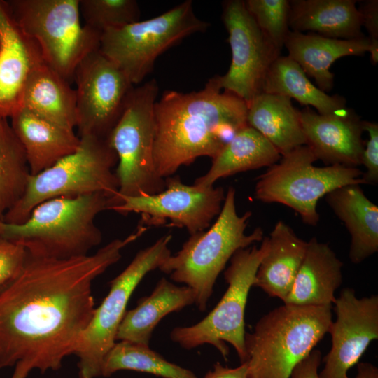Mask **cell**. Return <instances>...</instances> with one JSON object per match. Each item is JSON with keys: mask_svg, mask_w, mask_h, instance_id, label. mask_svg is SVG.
Returning a JSON list of instances; mask_svg holds the SVG:
<instances>
[{"mask_svg": "<svg viewBox=\"0 0 378 378\" xmlns=\"http://www.w3.org/2000/svg\"><path fill=\"white\" fill-rule=\"evenodd\" d=\"M247 103L222 90L215 76L199 91H165L154 106L153 158L166 178L197 158H215L247 123Z\"/></svg>", "mask_w": 378, "mask_h": 378, "instance_id": "2", "label": "cell"}, {"mask_svg": "<svg viewBox=\"0 0 378 378\" xmlns=\"http://www.w3.org/2000/svg\"><path fill=\"white\" fill-rule=\"evenodd\" d=\"M281 158L277 149L258 131L247 125L239 130L212 160L208 172L194 186L207 188L221 178L239 172L270 167Z\"/></svg>", "mask_w": 378, "mask_h": 378, "instance_id": "28", "label": "cell"}, {"mask_svg": "<svg viewBox=\"0 0 378 378\" xmlns=\"http://www.w3.org/2000/svg\"><path fill=\"white\" fill-rule=\"evenodd\" d=\"M362 20V26L366 29L370 43V56L374 64L378 62V1H363L358 8Z\"/></svg>", "mask_w": 378, "mask_h": 378, "instance_id": "36", "label": "cell"}, {"mask_svg": "<svg viewBox=\"0 0 378 378\" xmlns=\"http://www.w3.org/2000/svg\"><path fill=\"white\" fill-rule=\"evenodd\" d=\"M78 136L107 139L134 86L99 49L85 56L74 75Z\"/></svg>", "mask_w": 378, "mask_h": 378, "instance_id": "13", "label": "cell"}, {"mask_svg": "<svg viewBox=\"0 0 378 378\" xmlns=\"http://www.w3.org/2000/svg\"><path fill=\"white\" fill-rule=\"evenodd\" d=\"M301 122L308 146L326 165L357 167L364 149L362 120L351 109L322 115L306 108Z\"/></svg>", "mask_w": 378, "mask_h": 378, "instance_id": "17", "label": "cell"}, {"mask_svg": "<svg viewBox=\"0 0 378 378\" xmlns=\"http://www.w3.org/2000/svg\"><path fill=\"white\" fill-rule=\"evenodd\" d=\"M288 56L296 62L306 75L313 78L318 88L327 93L332 89V64L344 56L362 55L370 50L368 37L359 39H336L316 33L290 31L284 45Z\"/></svg>", "mask_w": 378, "mask_h": 378, "instance_id": "20", "label": "cell"}, {"mask_svg": "<svg viewBox=\"0 0 378 378\" xmlns=\"http://www.w3.org/2000/svg\"><path fill=\"white\" fill-rule=\"evenodd\" d=\"M361 15L354 0L290 1L289 28L336 39H359Z\"/></svg>", "mask_w": 378, "mask_h": 378, "instance_id": "24", "label": "cell"}, {"mask_svg": "<svg viewBox=\"0 0 378 378\" xmlns=\"http://www.w3.org/2000/svg\"><path fill=\"white\" fill-rule=\"evenodd\" d=\"M267 250L258 268L253 286L284 302L304 258L307 241L300 238L288 224L279 220L267 237Z\"/></svg>", "mask_w": 378, "mask_h": 378, "instance_id": "22", "label": "cell"}, {"mask_svg": "<svg viewBox=\"0 0 378 378\" xmlns=\"http://www.w3.org/2000/svg\"><path fill=\"white\" fill-rule=\"evenodd\" d=\"M119 370H133L162 378H198L192 371L167 361L149 346L127 341L113 344L106 355L102 376L109 377Z\"/></svg>", "mask_w": 378, "mask_h": 378, "instance_id": "31", "label": "cell"}, {"mask_svg": "<svg viewBox=\"0 0 378 378\" xmlns=\"http://www.w3.org/2000/svg\"><path fill=\"white\" fill-rule=\"evenodd\" d=\"M69 130L76 127V90L45 62L37 65L26 82L20 108Z\"/></svg>", "mask_w": 378, "mask_h": 378, "instance_id": "25", "label": "cell"}, {"mask_svg": "<svg viewBox=\"0 0 378 378\" xmlns=\"http://www.w3.org/2000/svg\"><path fill=\"white\" fill-rule=\"evenodd\" d=\"M27 255L22 245L0 237V289L20 272Z\"/></svg>", "mask_w": 378, "mask_h": 378, "instance_id": "34", "label": "cell"}, {"mask_svg": "<svg viewBox=\"0 0 378 378\" xmlns=\"http://www.w3.org/2000/svg\"><path fill=\"white\" fill-rule=\"evenodd\" d=\"M7 119L0 117V219L22 197L31 176L24 149Z\"/></svg>", "mask_w": 378, "mask_h": 378, "instance_id": "30", "label": "cell"}, {"mask_svg": "<svg viewBox=\"0 0 378 378\" xmlns=\"http://www.w3.org/2000/svg\"><path fill=\"white\" fill-rule=\"evenodd\" d=\"M332 307L284 304L261 317L245 335L248 378H290L328 332Z\"/></svg>", "mask_w": 378, "mask_h": 378, "instance_id": "4", "label": "cell"}, {"mask_svg": "<svg viewBox=\"0 0 378 378\" xmlns=\"http://www.w3.org/2000/svg\"><path fill=\"white\" fill-rule=\"evenodd\" d=\"M362 127L369 136L361 155V164L366 168L362 179L364 184H376L378 182V124L362 120Z\"/></svg>", "mask_w": 378, "mask_h": 378, "instance_id": "35", "label": "cell"}, {"mask_svg": "<svg viewBox=\"0 0 378 378\" xmlns=\"http://www.w3.org/2000/svg\"><path fill=\"white\" fill-rule=\"evenodd\" d=\"M222 20L228 33L232 60L227 73L215 78L222 90L248 104L262 92L267 73L281 50L258 27L244 1H225Z\"/></svg>", "mask_w": 378, "mask_h": 378, "instance_id": "14", "label": "cell"}, {"mask_svg": "<svg viewBox=\"0 0 378 378\" xmlns=\"http://www.w3.org/2000/svg\"><path fill=\"white\" fill-rule=\"evenodd\" d=\"M171 234L164 235L151 246L139 251L127 267L110 282V290L82 334L74 354L79 361L80 378L102 376L107 353L116 342L120 322L136 287L150 272L159 269L171 255Z\"/></svg>", "mask_w": 378, "mask_h": 378, "instance_id": "12", "label": "cell"}, {"mask_svg": "<svg viewBox=\"0 0 378 378\" xmlns=\"http://www.w3.org/2000/svg\"><path fill=\"white\" fill-rule=\"evenodd\" d=\"M204 378H248L247 364L245 362L237 368H230L216 363L213 370L209 371Z\"/></svg>", "mask_w": 378, "mask_h": 378, "instance_id": "38", "label": "cell"}, {"mask_svg": "<svg viewBox=\"0 0 378 378\" xmlns=\"http://www.w3.org/2000/svg\"><path fill=\"white\" fill-rule=\"evenodd\" d=\"M195 302V293L190 288L176 286L162 278L149 295L141 298L134 309L126 311L116 341L149 346L153 331L165 316Z\"/></svg>", "mask_w": 378, "mask_h": 378, "instance_id": "26", "label": "cell"}, {"mask_svg": "<svg viewBox=\"0 0 378 378\" xmlns=\"http://www.w3.org/2000/svg\"><path fill=\"white\" fill-rule=\"evenodd\" d=\"M343 262L328 244L316 237L307 241L303 261L285 304L332 306L342 282Z\"/></svg>", "mask_w": 378, "mask_h": 378, "instance_id": "19", "label": "cell"}, {"mask_svg": "<svg viewBox=\"0 0 378 378\" xmlns=\"http://www.w3.org/2000/svg\"><path fill=\"white\" fill-rule=\"evenodd\" d=\"M1 223H2V220L0 219V229H1Z\"/></svg>", "mask_w": 378, "mask_h": 378, "instance_id": "41", "label": "cell"}, {"mask_svg": "<svg viewBox=\"0 0 378 378\" xmlns=\"http://www.w3.org/2000/svg\"><path fill=\"white\" fill-rule=\"evenodd\" d=\"M4 2L17 26L38 45L45 62L69 82L80 61L99 49L101 34L81 24L80 0Z\"/></svg>", "mask_w": 378, "mask_h": 378, "instance_id": "7", "label": "cell"}, {"mask_svg": "<svg viewBox=\"0 0 378 378\" xmlns=\"http://www.w3.org/2000/svg\"><path fill=\"white\" fill-rule=\"evenodd\" d=\"M10 125L20 141L31 175H36L74 153L80 144L74 132L24 108L11 118Z\"/></svg>", "mask_w": 378, "mask_h": 378, "instance_id": "21", "label": "cell"}, {"mask_svg": "<svg viewBox=\"0 0 378 378\" xmlns=\"http://www.w3.org/2000/svg\"><path fill=\"white\" fill-rule=\"evenodd\" d=\"M43 62L38 45L20 29L0 1V117L10 118L21 108L28 77Z\"/></svg>", "mask_w": 378, "mask_h": 378, "instance_id": "18", "label": "cell"}, {"mask_svg": "<svg viewBox=\"0 0 378 378\" xmlns=\"http://www.w3.org/2000/svg\"><path fill=\"white\" fill-rule=\"evenodd\" d=\"M247 123L284 155L306 145L301 111L287 97L261 92L247 104Z\"/></svg>", "mask_w": 378, "mask_h": 378, "instance_id": "27", "label": "cell"}, {"mask_svg": "<svg viewBox=\"0 0 378 378\" xmlns=\"http://www.w3.org/2000/svg\"><path fill=\"white\" fill-rule=\"evenodd\" d=\"M85 25L102 34L139 20L140 11L134 0H80Z\"/></svg>", "mask_w": 378, "mask_h": 378, "instance_id": "32", "label": "cell"}, {"mask_svg": "<svg viewBox=\"0 0 378 378\" xmlns=\"http://www.w3.org/2000/svg\"><path fill=\"white\" fill-rule=\"evenodd\" d=\"M235 195V189L229 187L216 222L206 231L191 234L180 251L171 254L159 267L172 280L193 290L195 303L202 312L206 309L218 275L234 253L264 238L260 227L246 234L252 213L237 214Z\"/></svg>", "mask_w": 378, "mask_h": 378, "instance_id": "5", "label": "cell"}, {"mask_svg": "<svg viewBox=\"0 0 378 378\" xmlns=\"http://www.w3.org/2000/svg\"><path fill=\"white\" fill-rule=\"evenodd\" d=\"M262 92L295 99L300 104L314 107L318 113L330 114L345 109L346 99L329 95L316 87L300 66L288 56L278 57L265 76Z\"/></svg>", "mask_w": 378, "mask_h": 378, "instance_id": "29", "label": "cell"}, {"mask_svg": "<svg viewBox=\"0 0 378 378\" xmlns=\"http://www.w3.org/2000/svg\"><path fill=\"white\" fill-rule=\"evenodd\" d=\"M267 247V237L258 248L253 245L236 251L224 273L228 286L214 309L202 321L177 327L170 334L173 342L191 349L204 344L214 346L227 360L229 349L236 350L241 363L246 361L244 314L249 290Z\"/></svg>", "mask_w": 378, "mask_h": 378, "instance_id": "11", "label": "cell"}, {"mask_svg": "<svg viewBox=\"0 0 378 378\" xmlns=\"http://www.w3.org/2000/svg\"><path fill=\"white\" fill-rule=\"evenodd\" d=\"M10 378H26L32 370L31 366L23 361L18 362Z\"/></svg>", "mask_w": 378, "mask_h": 378, "instance_id": "40", "label": "cell"}, {"mask_svg": "<svg viewBox=\"0 0 378 378\" xmlns=\"http://www.w3.org/2000/svg\"><path fill=\"white\" fill-rule=\"evenodd\" d=\"M136 230L94 254L56 259L30 254L0 289V368L28 363L41 372L74 354L94 310L92 281L144 233Z\"/></svg>", "mask_w": 378, "mask_h": 378, "instance_id": "1", "label": "cell"}, {"mask_svg": "<svg viewBox=\"0 0 378 378\" xmlns=\"http://www.w3.org/2000/svg\"><path fill=\"white\" fill-rule=\"evenodd\" d=\"M317 160L311 148L299 146L281 156L257 178L255 196L267 203H280L298 213L303 223L316 225L318 200L344 186L363 184V172L344 165H314Z\"/></svg>", "mask_w": 378, "mask_h": 378, "instance_id": "9", "label": "cell"}, {"mask_svg": "<svg viewBox=\"0 0 378 378\" xmlns=\"http://www.w3.org/2000/svg\"><path fill=\"white\" fill-rule=\"evenodd\" d=\"M79 138L76 151L30 176L22 197L3 216V222L21 224L38 204L55 197L101 193L112 200L116 196L115 152L107 139L90 135Z\"/></svg>", "mask_w": 378, "mask_h": 378, "instance_id": "6", "label": "cell"}, {"mask_svg": "<svg viewBox=\"0 0 378 378\" xmlns=\"http://www.w3.org/2000/svg\"><path fill=\"white\" fill-rule=\"evenodd\" d=\"M246 8L258 27L280 50L289 29L290 1L247 0Z\"/></svg>", "mask_w": 378, "mask_h": 378, "instance_id": "33", "label": "cell"}, {"mask_svg": "<svg viewBox=\"0 0 378 378\" xmlns=\"http://www.w3.org/2000/svg\"><path fill=\"white\" fill-rule=\"evenodd\" d=\"M354 378H378V369L370 363H359L357 365V374Z\"/></svg>", "mask_w": 378, "mask_h": 378, "instance_id": "39", "label": "cell"}, {"mask_svg": "<svg viewBox=\"0 0 378 378\" xmlns=\"http://www.w3.org/2000/svg\"><path fill=\"white\" fill-rule=\"evenodd\" d=\"M326 200L351 235L349 258L358 264L378 251V206L359 185L337 188Z\"/></svg>", "mask_w": 378, "mask_h": 378, "instance_id": "23", "label": "cell"}, {"mask_svg": "<svg viewBox=\"0 0 378 378\" xmlns=\"http://www.w3.org/2000/svg\"><path fill=\"white\" fill-rule=\"evenodd\" d=\"M335 321L328 330L330 350L323 359L319 378H346L370 344L378 339V296L358 298L353 288H345L336 298Z\"/></svg>", "mask_w": 378, "mask_h": 378, "instance_id": "16", "label": "cell"}, {"mask_svg": "<svg viewBox=\"0 0 378 378\" xmlns=\"http://www.w3.org/2000/svg\"><path fill=\"white\" fill-rule=\"evenodd\" d=\"M209 27L195 14L192 1L187 0L155 18L104 31L99 50L136 85L153 71L160 55Z\"/></svg>", "mask_w": 378, "mask_h": 378, "instance_id": "10", "label": "cell"}, {"mask_svg": "<svg viewBox=\"0 0 378 378\" xmlns=\"http://www.w3.org/2000/svg\"><path fill=\"white\" fill-rule=\"evenodd\" d=\"M321 361V353L314 349L293 369L290 378H319L318 368Z\"/></svg>", "mask_w": 378, "mask_h": 378, "instance_id": "37", "label": "cell"}, {"mask_svg": "<svg viewBox=\"0 0 378 378\" xmlns=\"http://www.w3.org/2000/svg\"><path fill=\"white\" fill-rule=\"evenodd\" d=\"M110 200L101 193L48 200L21 224L2 221L0 237L22 245L34 255L56 259L87 255L102 241L95 218L109 210Z\"/></svg>", "mask_w": 378, "mask_h": 378, "instance_id": "3", "label": "cell"}, {"mask_svg": "<svg viewBox=\"0 0 378 378\" xmlns=\"http://www.w3.org/2000/svg\"><path fill=\"white\" fill-rule=\"evenodd\" d=\"M158 94L155 79L134 87L108 136L118 157L115 173L119 184L116 196L110 200L109 210L122 197L154 195L165 188V178L158 174L153 158L154 106Z\"/></svg>", "mask_w": 378, "mask_h": 378, "instance_id": "8", "label": "cell"}, {"mask_svg": "<svg viewBox=\"0 0 378 378\" xmlns=\"http://www.w3.org/2000/svg\"><path fill=\"white\" fill-rule=\"evenodd\" d=\"M225 194L222 187L201 188L184 184L178 176L165 178V188L154 195L122 197L111 210L127 215L141 214L140 225H164L186 228L190 234L210 227L214 218L220 214Z\"/></svg>", "mask_w": 378, "mask_h": 378, "instance_id": "15", "label": "cell"}]
</instances>
